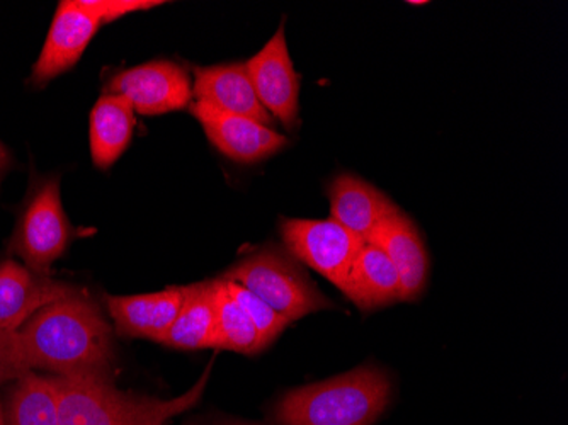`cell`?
<instances>
[{
    "instance_id": "obj_1",
    "label": "cell",
    "mask_w": 568,
    "mask_h": 425,
    "mask_svg": "<svg viewBox=\"0 0 568 425\" xmlns=\"http://www.w3.org/2000/svg\"><path fill=\"white\" fill-rule=\"evenodd\" d=\"M18 342L31 371L111 380L114 350L110 324L81 291L31 316L18 332Z\"/></svg>"
},
{
    "instance_id": "obj_2",
    "label": "cell",
    "mask_w": 568,
    "mask_h": 425,
    "mask_svg": "<svg viewBox=\"0 0 568 425\" xmlns=\"http://www.w3.org/2000/svg\"><path fill=\"white\" fill-rule=\"evenodd\" d=\"M53 378L59 389L60 425H165L201 401L210 367L196 385L169 401L120 392L111 380Z\"/></svg>"
},
{
    "instance_id": "obj_3",
    "label": "cell",
    "mask_w": 568,
    "mask_h": 425,
    "mask_svg": "<svg viewBox=\"0 0 568 425\" xmlns=\"http://www.w3.org/2000/svg\"><path fill=\"white\" fill-rule=\"evenodd\" d=\"M390 395L385 371L361 366L286 393L277 404L276 418L281 425H372Z\"/></svg>"
},
{
    "instance_id": "obj_4",
    "label": "cell",
    "mask_w": 568,
    "mask_h": 425,
    "mask_svg": "<svg viewBox=\"0 0 568 425\" xmlns=\"http://www.w3.org/2000/svg\"><path fill=\"white\" fill-rule=\"evenodd\" d=\"M222 277L247 287L290 322L332 308L331 300L310 280L298 261L276 245L252 252Z\"/></svg>"
},
{
    "instance_id": "obj_5",
    "label": "cell",
    "mask_w": 568,
    "mask_h": 425,
    "mask_svg": "<svg viewBox=\"0 0 568 425\" xmlns=\"http://www.w3.org/2000/svg\"><path fill=\"white\" fill-rule=\"evenodd\" d=\"M72 241V226L63 210L60 182H43L34 191L12 236V252L33 273L48 276L51 264L65 254Z\"/></svg>"
},
{
    "instance_id": "obj_6",
    "label": "cell",
    "mask_w": 568,
    "mask_h": 425,
    "mask_svg": "<svg viewBox=\"0 0 568 425\" xmlns=\"http://www.w3.org/2000/svg\"><path fill=\"white\" fill-rule=\"evenodd\" d=\"M281 236L296 261L317 271L346 293L354 261L366 244L363 239L331 219L284 220Z\"/></svg>"
},
{
    "instance_id": "obj_7",
    "label": "cell",
    "mask_w": 568,
    "mask_h": 425,
    "mask_svg": "<svg viewBox=\"0 0 568 425\" xmlns=\"http://www.w3.org/2000/svg\"><path fill=\"white\" fill-rule=\"evenodd\" d=\"M108 94L126 98L135 113L159 117L186 110L193 102V85L179 63L158 60L118 72L108 84Z\"/></svg>"
},
{
    "instance_id": "obj_8",
    "label": "cell",
    "mask_w": 568,
    "mask_h": 425,
    "mask_svg": "<svg viewBox=\"0 0 568 425\" xmlns=\"http://www.w3.org/2000/svg\"><path fill=\"white\" fill-rule=\"evenodd\" d=\"M248 79L264 110L288 130L298 127L300 77L290 57L284 22L247 63Z\"/></svg>"
},
{
    "instance_id": "obj_9",
    "label": "cell",
    "mask_w": 568,
    "mask_h": 425,
    "mask_svg": "<svg viewBox=\"0 0 568 425\" xmlns=\"http://www.w3.org/2000/svg\"><path fill=\"white\" fill-rule=\"evenodd\" d=\"M101 26L102 22L84 4V0L60 2L40 57L34 63L31 82L43 85L72 69L84 55Z\"/></svg>"
},
{
    "instance_id": "obj_10",
    "label": "cell",
    "mask_w": 568,
    "mask_h": 425,
    "mask_svg": "<svg viewBox=\"0 0 568 425\" xmlns=\"http://www.w3.org/2000/svg\"><path fill=\"white\" fill-rule=\"evenodd\" d=\"M190 108L212 145L232 161L254 164L288 145V139L280 131L251 118L223 113L203 101H193Z\"/></svg>"
},
{
    "instance_id": "obj_11",
    "label": "cell",
    "mask_w": 568,
    "mask_h": 425,
    "mask_svg": "<svg viewBox=\"0 0 568 425\" xmlns=\"http://www.w3.org/2000/svg\"><path fill=\"white\" fill-rule=\"evenodd\" d=\"M75 287L50 280L16 261L0 262V331L19 332L44 306L77 293Z\"/></svg>"
},
{
    "instance_id": "obj_12",
    "label": "cell",
    "mask_w": 568,
    "mask_h": 425,
    "mask_svg": "<svg viewBox=\"0 0 568 425\" xmlns=\"http://www.w3.org/2000/svg\"><path fill=\"white\" fill-rule=\"evenodd\" d=\"M193 95L223 113L251 118L276 130V120L264 110L255 95L245 63L194 67Z\"/></svg>"
},
{
    "instance_id": "obj_13",
    "label": "cell",
    "mask_w": 568,
    "mask_h": 425,
    "mask_svg": "<svg viewBox=\"0 0 568 425\" xmlns=\"http://www.w3.org/2000/svg\"><path fill=\"white\" fill-rule=\"evenodd\" d=\"M328 200L331 220L365 242L385 220L400 211L378 188L354 174L337 175L328 185Z\"/></svg>"
},
{
    "instance_id": "obj_14",
    "label": "cell",
    "mask_w": 568,
    "mask_h": 425,
    "mask_svg": "<svg viewBox=\"0 0 568 425\" xmlns=\"http://www.w3.org/2000/svg\"><path fill=\"white\" fill-rule=\"evenodd\" d=\"M116 331L128 337L164 342L184 302V286L150 295L104 296Z\"/></svg>"
},
{
    "instance_id": "obj_15",
    "label": "cell",
    "mask_w": 568,
    "mask_h": 425,
    "mask_svg": "<svg viewBox=\"0 0 568 425\" xmlns=\"http://www.w3.org/2000/svg\"><path fill=\"white\" fill-rule=\"evenodd\" d=\"M368 242L378 245L394 262L400 276L402 302L419 298L429 276V257L416 223L398 211L376 229Z\"/></svg>"
},
{
    "instance_id": "obj_16",
    "label": "cell",
    "mask_w": 568,
    "mask_h": 425,
    "mask_svg": "<svg viewBox=\"0 0 568 425\" xmlns=\"http://www.w3.org/2000/svg\"><path fill=\"white\" fill-rule=\"evenodd\" d=\"M344 295L363 312L402 302L398 271L378 245L366 242L354 261Z\"/></svg>"
},
{
    "instance_id": "obj_17",
    "label": "cell",
    "mask_w": 568,
    "mask_h": 425,
    "mask_svg": "<svg viewBox=\"0 0 568 425\" xmlns=\"http://www.w3.org/2000/svg\"><path fill=\"white\" fill-rule=\"evenodd\" d=\"M132 102L123 95L104 94L91 113V155L95 168L110 169L126 152L135 131Z\"/></svg>"
},
{
    "instance_id": "obj_18",
    "label": "cell",
    "mask_w": 568,
    "mask_h": 425,
    "mask_svg": "<svg viewBox=\"0 0 568 425\" xmlns=\"http://www.w3.org/2000/svg\"><path fill=\"white\" fill-rule=\"evenodd\" d=\"M162 344L181 351L216 347L215 287L213 281L184 286V302Z\"/></svg>"
},
{
    "instance_id": "obj_19",
    "label": "cell",
    "mask_w": 568,
    "mask_h": 425,
    "mask_svg": "<svg viewBox=\"0 0 568 425\" xmlns=\"http://www.w3.org/2000/svg\"><path fill=\"white\" fill-rule=\"evenodd\" d=\"M6 421V425H60L55 378L33 371L21 376L9 396Z\"/></svg>"
},
{
    "instance_id": "obj_20",
    "label": "cell",
    "mask_w": 568,
    "mask_h": 425,
    "mask_svg": "<svg viewBox=\"0 0 568 425\" xmlns=\"http://www.w3.org/2000/svg\"><path fill=\"white\" fill-rule=\"evenodd\" d=\"M215 287L216 347L241 354L263 351L257 328L226 290L222 277L213 280Z\"/></svg>"
},
{
    "instance_id": "obj_21",
    "label": "cell",
    "mask_w": 568,
    "mask_h": 425,
    "mask_svg": "<svg viewBox=\"0 0 568 425\" xmlns=\"http://www.w3.org/2000/svg\"><path fill=\"white\" fill-rule=\"evenodd\" d=\"M225 281L226 290H229L232 298L247 313L252 324L257 328L261 345H263V350H266V347H270V345L280 337L281 332L288 327V318H284L283 315L274 312L267 303H264L260 296H255L247 287L241 286V284L234 283V281Z\"/></svg>"
},
{
    "instance_id": "obj_22",
    "label": "cell",
    "mask_w": 568,
    "mask_h": 425,
    "mask_svg": "<svg viewBox=\"0 0 568 425\" xmlns=\"http://www.w3.org/2000/svg\"><path fill=\"white\" fill-rule=\"evenodd\" d=\"M19 350L18 332L0 331V385L18 382L26 373H30Z\"/></svg>"
},
{
    "instance_id": "obj_23",
    "label": "cell",
    "mask_w": 568,
    "mask_h": 425,
    "mask_svg": "<svg viewBox=\"0 0 568 425\" xmlns=\"http://www.w3.org/2000/svg\"><path fill=\"white\" fill-rule=\"evenodd\" d=\"M84 4L104 24V22L116 21V19L133 14V12L159 8L164 2H161V0H84Z\"/></svg>"
},
{
    "instance_id": "obj_24",
    "label": "cell",
    "mask_w": 568,
    "mask_h": 425,
    "mask_svg": "<svg viewBox=\"0 0 568 425\" xmlns=\"http://www.w3.org/2000/svg\"><path fill=\"white\" fill-rule=\"evenodd\" d=\"M9 164V153L6 146L0 143V172L4 171Z\"/></svg>"
},
{
    "instance_id": "obj_25",
    "label": "cell",
    "mask_w": 568,
    "mask_h": 425,
    "mask_svg": "<svg viewBox=\"0 0 568 425\" xmlns=\"http://www.w3.org/2000/svg\"><path fill=\"white\" fill-rule=\"evenodd\" d=\"M0 425H6V418L4 414H2V411H0Z\"/></svg>"
},
{
    "instance_id": "obj_26",
    "label": "cell",
    "mask_w": 568,
    "mask_h": 425,
    "mask_svg": "<svg viewBox=\"0 0 568 425\" xmlns=\"http://www.w3.org/2000/svg\"><path fill=\"white\" fill-rule=\"evenodd\" d=\"M222 425H251V424H239V422H229V424H222Z\"/></svg>"
}]
</instances>
